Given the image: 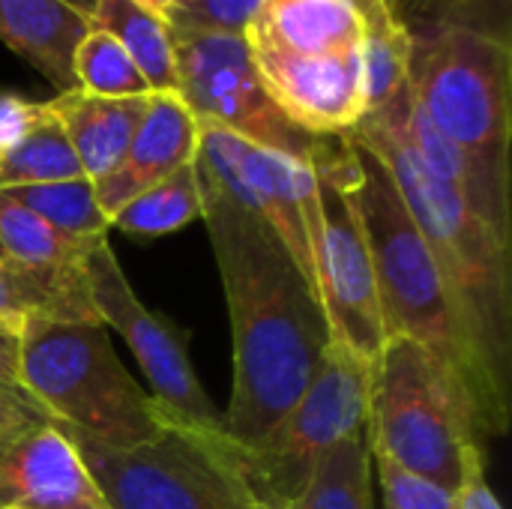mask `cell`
I'll return each mask as SVG.
<instances>
[{"instance_id":"1","label":"cell","mask_w":512,"mask_h":509,"mask_svg":"<svg viewBox=\"0 0 512 509\" xmlns=\"http://www.w3.org/2000/svg\"><path fill=\"white\" fill-rule=\"evenodd\" d=\"M195 168L204 198L201 219L234 333V390L222 414V435L243 447L306 393L324 363L330 324L279 237L240 207L198 159Z\"/></svg>"},{"instance_id":"2","label":"cell","mask_w":512,"mask_h":509,"mask_svg":"<svg viewBox=\"0 0 512 509\" xmlns=\"http://www.w3.org/2000/svg\"><path fill=\"white\" fill-rule=\"evenodd\" d=\"M402 108L405 90L369 111L348 135L375 153L393 177L444 276L477 360L512 405V246L423 165L405 132Z\"/></svg>"},{"instance_id":"3","label":"cell","mask_w":512,"mask_h":509,"mask_svg":"<svg viewBox=\"0 0 512 509\" xmlns=\"http://www.w3.org/2000/svg\"><path fill=\"white\" fill-rule=\"evenodd\" d=\"M348 138V174L372 252L384 333L423 345L462 390L474 429L483 438L510 432L512 405L492 387L477 360L444 276L411 219L393 177L360 141Z\"/></svg>"},{"instance_id":"4","label":"cell","mask_w":512,"mask_h":509,"mask_svg":"<svg viewBox=\"0 0 512 509\" xmlns=\"http://www.w3.org/2000/svg\"><path fill=\"white\" fill-rule=\"evenodd\" d=\"M18 387L45 417L111 450H135L165 435L171 411L123 369L99 321L21 324Z\"/></svg>"},{"instance_id":"5","label":"cell","mask_w":512,"mask_h":509,"mask_svg":"<svg viewBox=\"0 0 512 509\" xmlns=\"http://www.w3.org/2000/svg\"><path fill=\"white\" fill-rule=\"evenodd\" d=\"M363 432L372 456L453 492L462 483L468 453L483 447L456 381L423 345L405 336H390L372 363Z\"/></svg>"},{"instance_id":"6","label":"cell","mask_w":512,"mask_h":509,"mask_svg":"<svg viewBox=\"0 0 512 509\" xmlns=\"http://www.w3.org/2000/svg\"><path fill=\"white\" fill-rule=\"evenodd\" d=\"M510 87V42L456 24L414 33L411 96L435 129L504 189H510Z\"/></svg>"},{"instance_id":"7","label":"cell","mask_w":512,"mask_h":509,"mask_svg":"<svg viewBox=\"0 0 512 509\" xmlns=\"http://www.w3.org/2000/svg\"><path fill=\"white\" fill-rule=\"evenodd\" d=\"M369 372L372 363L330 342L306 393L258 441L240 447L219 432L222 453L246 489L264 501L291 504L327 450L366 429Z\"/></svg>"},{"instance_id":"8","label":"cell","mask_w":512,"mask_h":509,"mask_svg":"<svg viewBox=\"0 0 512 509\" xmlns=\"http://www.w3.org/2000/svg\"><path fill=\"white\" fill-rule=\"evenodd\" d=\"M69 438L108 509H249V492L225 459L219 432H198L174 414L159 441L135 450H111L78 432Z\"/></svg>"},{"instance_id":"9","label":"cell","mask_w":512,"mask_h":509,"mask_svg":"<svg viewBox=\"0 0 512 509\" xmlns=\"http://www.w3.org/2000/svg\"><path fill=\"white\" fill-rule=\"evenodd\" d=\"M312 168L321 198L318 297L330 324V342L342 345L363 363H375L387 333L381 321L372 252L351 189L348 138H327Z\"/></svg>"},{"instance_id":"10","label":"cell","mask_w":512,"mask_h":509,"mask_svg":"<svg viewBox=\"0 0 512 509\" xmlns=\"http://www.w3.org/2000/svg\"><path fill=\"white\" fill-rule=\"evenodd\" d=\"M177 54V96L195 120L216 123L258 147L315 162L327 138L297 129L270 99L246 36L171 30Z\"/></svg>"},{"instance_id":"11","label":"cell","mask_w":512,"mask_h":509,"mask_svg":"<svg viewBox=\"0 0 512 509\" xmlns=\"http://www.w3.org/2000/svg\"><path fill=\"white\" fill-rule=\"evenodd\" d=\"M198 123V165L285 246L303 279L318 294L321 198L309 162L258 147L216 123ZM321 300V297H318Z\"/></svg>"},{"instance_id":"12","label":"cell","mask_w":512,"mask_h":509,"mask_svg":"<svg viewBox=\"0 0 512 509\" xmlns=\"http://www.w3.org/2000/svg\"><path fill=\"white\" fill-rule=\"evenodd\" d=\"M84 279L99 321L126 339L153 387L150 393L180 423L198 432H222V411L210 402L189 360V330L138 300L108 240L84 258Z\"/></svg>"},{"instance_id":"13","label":"cell","mask_w":512,"mask_h":509,"mask_svg":"<svg viewBox=\"0 0 512 509\" xmlns=\"http://www.w3.org/2000/svg\"><path fill=\"white\" fill-rule=\"evenodd\" d=\"M246 45L264 90L306 135L339 138L369 114L360 48L291 54L258 33H246Z\"/></svg>"},{"instance_id":"14","label":"cell","mask_w":512,"mask_h":509,"mask_svg":"<svg viewBox=\"0 0 512 509\" xmlns=\"http://www.w3.org/2000/svg\"><path fill=\"white\" fill-rule=\"evenodd\" d=\"M0 509H108L69 432L36 417L0 432Z\"/></svg>"},{"instance_id":"15","label":"cell","mask_w":512,"mask_h":509,"mask_svg":"<svg viewBox=\"0 0 512 509\" xmlns=\"http://www.w3.org/2000/svg\"><path fill=\"white\" fill-rule=\"evenodd\" d=\"M198 123L177 93H153L120 165L93 183L102 213L111 216L138 192L165 180L195 159Z\"/></svg>"},{"instance_id":"16","label":"cell","mask_w":512,"mask_h":509,"mask_svg":"<svg viewBox=\"0 0 512 509\" xmlns=\"http://www.w3.org/2000/svg\"><path fill=\"white\" fill-rule=\"evenodd\" d=\"M150 96H129V99H105L90 96L84 90L57 93L48 108L60 120L81 171L90 183L108 177L120 159L126 156L132 135L150 105Z\"/></svg>"},{"instance_id":"17","label":"cell","mask_w":512,"mask_h":509,"mask_svg":"<svg viewBox=\"0 0 512 509\" xmlns=\"http://www.w3.org/2000/svg\"><path fill=\"white\" fill-rule=\"evenodd\" d=\"M90 18L63 0H0V42L42 72L60 93L75 90L72 57Z\"/></svg>"},{"instance_id":"18","label":"cell","mask_w":512,"mask_h":509,"mask_svg":"<svg viewBox=\"0 0 512 509\" xmlns=\"http://www.w3.org/2000/svg\"><path fill=\"white\" fill-rule=\"evenodd\" d=\"M363 18L345 0H264L246 33H258L291 54L360 48Z\"/></svg>"},{"instance_id":"19","label":"cell","mask_w":512,"mask_h":509,"mask_svg":"<svg viewBox=\"0 0 512 509\" xmlns=\"http://www.w3.org/2000/svg\"><path fill=\"white\" fill-rule=\"evenodd\" d=\"M99 321L84 267L36 270L15 261H0V321ZM102 324V321H99Z\"/></svg>"},{"instance_id":"20","label":"cell","mask_w":512,"mask_h":509,"mask_svg":"<svg viewBox=\"0 0 512 509\" xmlns=\"http://www.w3.org/2000/svg\"><path fill=\"white\" fill-rule=\"evenodd\" d=\"M90 27L111 33L144 75L150 93H177V54L168 21L135 0H96Z\"/></svg>"},{"instance_id":"21","label":"cell","mask_w":512,"mask_h":509,"mask_svg":"<svg viewBox=\"0 0 512 509\" xmlns=\"http://www.w3.org/2000/svg\"><path fill=\"white\" fill-rule=\"evenodd\" d=\"M360 39V63L369 111L387 105L408 84L411 57H414V30L402 15L399 3L381 6L375 15L363 21Z\"/></svg>"},{"instance_id":"22","label":"cell","mask_w":512,"mask_h":509,"mask_svg":"<svg viewBox=\"0 0 512 509\" xmlns=\"http://www.w3.org/2000/svg\"><path fill=\"white\" fill-rule=\"evenodd\" d=\"M285 509H375L372 450L366 432L360 429L333 444L303 492Z\"/></svg>"},{"instance_id":"23","label":"cell","mask_w":512,"mask_h":509,"mask_svg":"<svg viewBox=\"0 0 512 509\" xmlns=\"http://www.w3.org/2000/svg\"><path fill=\"white\" fill-rule=\"evenodd\" d=\"M201 213H204V198H201L198 168L192 159L180 171L168 174L165 180L153 183L150 189L126 201L111 216V228H120L123 234L132 237H165L201 219Z\"/></svg>"},{"instance_id":"24","label":"cell","mask_w":512,"mask_h":509,"mask_svg":"<svg viewBox=\"0 0 512 509\" xmlns=\"http://www.w3.org/2000/svg\"><path fill=\"white\" fill-rule=\"evenodd\" d=\"M96 246L60 234L42 216L0 192V252L9 261L36 270H78Z\"/></svg>"},{"instance_id":"25","label":"cell","mask_w":512,"mask_h":509,"mask_svg":"<svg viewBox=\"0 0 512 509\" xmlns=\"http://www.w3.org/2000/svg\"><path fill=\"white\" fill-rule=\"evenodd\" d=\"M75 177H84L81 162L60 120L51 114L45 102V111L30 126V132L18 144H12L6 153H0V189L57 183V180H75Z\"/></svg>"},{"instance_id":"26","label":"cell","mask_w":512,"mask_h":509,"mask_svg":"<svg viewBox=\"0 0 512 509\" xmlns=\"http://www.w3.org/2000/svg\"><path fill=\"white\" fill-rule=\"evenodd\" d=\"M36 216H42L48 225H54L60 234L81 240V243H105L108 240V216L102 213L96 201V189L87 177L75 180H57V183H36V186H15L0 189Z\"/></svg>"},{"instance_id":"27","label":"cell","mask_w":512,"mask_h":509,"mask_svg":"<svg viewBox=\"0 0 512 509\" xmlns=\"http://www.w3.org/2000/svg\"><path fill=\"white\" fill-rule=\"evenodd\" d=\"M72 75H75V87L90 96L129 99V96L150 93L144 75L123 51V45L111 33L96 27H90L87 36L78 42L72 57Z\"/></svg>"},{"instance_id":"28","label":"cell","mask_w":512,"mask_h":509,"mask_svg":"<svg viewBox=\"0 0 512 509\" xmlns=\"http://www.w3.org/2000/svg\"><path fill=\"white\" fill-rule=\"evenodd\" d=\"M261 6L264 0H180L165 15V21L171 30H207V33L246 36Z\"/></svg>"},{"instance_id":"29","label":"cell","mask_w":512,"mask_h":509,"mask_svg":"<svg viewBox=\"0 0 512 509\" xmlns=\"http://www.w3.org/2000/svg\"><path fill=\"white\" fill-rule=\"evenodd\" d=\"M372 468L378 471V486L384 492V504L393 509H459L456 492L441 483L411 474L387 459L372 456Z\"/></svg>"},{"instance_id":"30","label":"cell","mask_w":512,"mask_h":509,"mask_svg":"<svg viewBox=\"0 0 512 509\" xmlns=\"http://www.w3.org/2000/svg\"><path fill=\"white\" fill-rule=\"evenodd\" d=\"M432 24H456L510 42V0H429Z\"/></svg>"},{"instance_id":"31","label":"cell","mask_w":512,"mask_h":509,"mask_svg":"<svg viewBox=\"0 0 512 509\" xmlns=\"http://www.w3.org/2000/svg\"><path fill=\"white\" fill-rule=\"evenodd\" d=\"M456 507L459 509H504L492 486L486 483V453L483 447L471 450L465 459L462 483L456 489Z\"/></svg>"},{"instance_id":"32","label":"cell","mask_w":512,"mask_h":509,"mask_svg":"<svg viewBox=\"0 0 512 509\" xmlns=\"http://www.w3.org/2000/svg\"><path fill=\"white\" fill-rule=\"evenodd\" d=\"M45 102H30L15 93H0V153L18 144L30 126L42 117Z\"/></svg>"},{"instance_id":"33","label":"cell","mask_w":512,"mask_h":509,"mask_svg":"<svg viewBox=\"0 0 512 509\" xmlns=\"http://www.w3.org/2000/svg\"><path fill=\"white\" fill-rule=\"evenodd\" d=\"M36 417H45V414H42V408L21 387L0 384V432L12 429L18 423L36 420Z\"/></svg>"},{"instance_id":"34","label":"cell","mask_w":512,"mask_h":509,"mask_svg":"<svg viewBox=\"0 0 512 509\" xmlns=\"http://www.w3.org/2000/svg\"><path fill=\"white\" fill-rule=\"evenodd\" d=\"M21 324L24 321H0V384L6 387H18Z\"/></svg>"},{"instance_id":"35","label":"cell","mask_w":512,"mask_h":509,"mask_svg":"<svg viewBox=\"0 0 512 509\" xmlns=\"http://www.w3.org/2000/svg\"><path fill=\"white\" fill-rule=\"evenodd\" d=\"M345 3H348V6L363 18V21H366V18H369V15H375L381 6H387V3H399V0H345Z\"/></svg>"},{"instance_id":"36","label":"cell","mask_w":512,"mask_h":509,"mask_svg":"<svg viewBox=\"0 0 512 509\" xmlns=\"http://www.w3.org/2000/svg\"><path fill=\"white\" fill-rule=\"evenodd\" d=\"M135 3H141L144 9H150V12H156V15H162V18H165V15H168L180 0H135Z\"/></svg>"},{"instance_id":"37","label":"cell","mask_w":512,"mask_h":509,"mask_svg":"<svg viewBox=\"0 0 512 509\" xmlns=\"http://www.w3.org/2000/svg\"><path fill=\"white\" fill-rule=\"evenodd\" d=\"M69 9H75L78 15H84V18H90V12H93V6H96V0H63Z\"/></svg>"},{"instance_id":"38","label":"cell","mask_w":512,"mask_h":509,"mask_svg":"<svg viewBox=\"0 0 512 509\" xmlns=\"http://www.w3.org/2000/svg\"><path fill=\"white\" fill-rule=\"evenodd\" d=\"M246 486V483H243ZM249 492V489H246ZM249 509H285V504H276V501H264V498H258V495H252L249 492Z\"/></svg>"},{"instance_id":"39","label":"cell","mask_w":512,"mask_h":509,"mask_svg":"<svg viewBox=\"0 0 512 509\" xmlns=\"http://www.w3.org/2000/svg\"><path fill=\"white\" fill-rule=\"evenodd\" d=\"M0 261H6V255H3V252H0Z\"/></svg>"},{"instance_id":"40","label":"cell","mask_w":512,"mask_h":509,"mask_svg":"<svg viewBox=\"0 0 512 509\" xmlns=\"http://www.w3.org/2000/svg\"><path fill=\"white\" fill-rule=\"evenodd\" d=\"M384 509H393V507H387V504H384Z\"/></svg>"}]
</instances>
